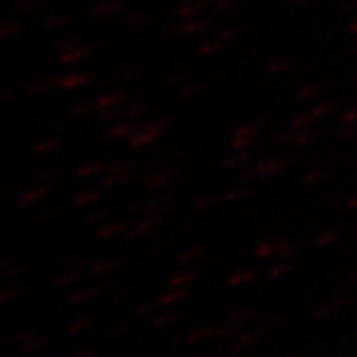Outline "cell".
I'll list each match as a JSON object with an SVG mask.
<instances>
[{
    "label": "cell",
    "mask_w": 357,
    "mask_h": 357,
    "mask_svg": "<svg viewBox=\"0 0 357 357\" xmlns=\"http://www.w3.org/2000/svg\"><path fill=\"white\" fill-rule=\"evenodd\" d=\"M176 321H178V314H174V312H164V314H160V317H153V319H151L153 327H158V329L170 327V325H174Z\"/></svg>",
    "instance_id": "6"
},
{
    "label": "cell",
    "mask_w": 357,
    "mask_h": 357,
    "mask_svg": "<svg viewBox=\"0 0 357 357\" xmlns=\"http://www.w3.org/2000/svg\"><path fill=\"white\" fill-rule=\"evenodd\" d=\"M47 344H50V338L43 336V334H39V331H35V334H33L31 338H26V340H24V342L17 347V351H22V353H39V351H43Z\"/></svg>",
    "instance_id": "3"
},
{
    "label": "cell",
    "mask_w": 357,
    "mask_h": 357,
    "mask_svg": "<svg viewBox=\"0 0 357 357\" xmlns=\"http://www.w3.org/2000/svg\"><path fill=\"white\" fill-rule=\"evenodd\" d=\"M250 310H241V312H233L231 317H228V319H224V323L228 325V327H231L233 331H235V334H237V331L250 321Z\"/></svg>",
    "instance_id": "5"
},
{
    "label": "cell",
    "mask_w": 357,
    "mask_h": 357,
    "mask_svg": "<svg viewBox=\"0 0 357 357\" xmlns=\"http://www.w3.org/2000/svg\"><path fill=\"white\" fill-rule=\"evenodd\" d=\"M202 357H218V355H202Z\"/></svg>",
    "instance_id": "11"
},
{
    "label": "cell",
    "mask_w": 357,
    "mask_h": 357,
    "mask_svg": "<svg viewBox=\"0 0 357 357\" xmlns=\"http://www.w3.org/2000/svg\"><path fill=\"white\" fill-rule=\"evenodd\" d=\"M215 336H218V327H200V329H194L190 334H185L183 342L185 344H202Z\"/></svg>",
    "instance_id": "2"
},
{
    "label": "cell",
    "mask_w": 357,
    "mask_h": 357,
    "mask_svg": "<svg viewBox=\"0 0 357 357\" xmlns=\"http://www.w3.org/2000/svg\"><path fill=\"white\" fill-rule=\"evenodd\" d=\"M93 325H95L93 319H89V317H78V319H71V321L67 323L65 331H67L69 336H82V334H86V331H89Z\"/></svg>",
    "instance_id": "4"
},
{
    "label": "cell",
    "mask_w": 357,
    "mask_h": 357,
    "mask_svg": "<svg viewBox=\"0 0 357 357\" xmlns=\"http://www.w3.org/2000/svg\"><path fill=\"white\" fill-rule=\"evenodd\" d=\"M127 331H130V325H125V323L121 325V323H119V325H114L112 329H108V334H106V336H108V340H119V338H123V336L127 334Z\"/></svg>",
    "instance_id": "8"
},
{
    "label": "cell",
    "mask_w": 357,
    "mask_h": 357,
    "mask_svg": "<svg viewBox=\"0 0 357 357\" xmlns=\"http://www.w3.org/2000/svg\"><path fill=\"white\" fill-rule=\"evenodd\" d=\"M91 297H93V293H91V291H80L78 295H73V297H71V301H73V303H80V301L91 299Z\"/></svg>",
    "instance_id": "10"
},
{
    "label": "cell",
    "mask_w": 357,
    "mask_h": 357,
    "mask_svg": "<svg viewBox=\"0 0 357 357\" xmlns=\"http://www.w3.org/2000/svg\"><path fill=\"white\" fill-rule=\"evenodd\" d=\"M263 338V331L261 329H239L235 334V342L231 347L233 355H243L248 353L252 347H257Z\"/></svg>",
    "instance_id": "1"
},
{
    "label": "cell",
    "mask_w": 357,
    "mask_h": 357,
    "mask_svg": "<svg viewBox=\"0 0 357 357\" xmlns=\"http://www.w3.org/2000/svg\"><path fill=\"white\" fill-rule=\"evenodd\" d=\"M183 299H185V293H183V291H170V293L162 295L160 305H174V303L183 301Z\"/></svg>",
    "instance_id": "7"
},
{
    "label": "cell",
    "mask_w": 357,
    "mask_h": 357,
    "mask_svg": "<svg viewBox=\"0 0 357 357\" xmlns=\"http://www.w3.org/2000/svg\"><path fill=\"white\" fill-rule=\"evenodd\" d=\"M69 357H99V349H80L71 353Z\"/></svg>",
    "instance_id": "9"
}]
</instances>
